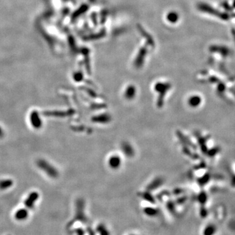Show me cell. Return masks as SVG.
I'll return each mask as SVG.
<instances>
[{
  "instance_id": "6da1fadb",
  "label": "cell",
  "mask_w": 235,
  "mask_h": 235,
  "mask_svg": "<svg viewBox=\"0 0 235 235\" xmlns=\"http://www.w3.org/2000/svg\"><path fill=\"white\" fill-rule=\"evenodd\" d=\"M38 165L41 169L43 170L46 173L48 174L50 176L56 177L58 175V173L54 168H53L51 165L47 163L44 160H40L38 162Z\"/></svg>"
},
{
  "instance_id": "7a4b0ae2",
  "label": "cell",
  "mask_w": 235,
  "mask_h": 235,
  "mask_svg": "<svg viewBox=\"0 0 235 235\" xmlns=\"http://www.w3.org/2000/svg\"><path fill=\"white\" fill-rule=\"evenodd\" d=\"M31 122L33 126L35 128H39L41 126V121L37 112H33L31 114Z\"/></svg>"
},
{
  "instance_id": "3957f363",
  "label": "cell",
  "mask_w": 235,
  "mask_h": 235,
  "mask_svg": "<svg viewBox=\"0 0 235 235\" xmlns=\"http://www.w3.org/2000/svg\"><path fill=\"white\" fill-rule=\"evenodd\" d=\"M37 198H38V193H32L30 195H29V196L28 197V198L25 201V205L28 208H32L34 206V204L35 202L37 200Z\"/></svg>"
},
{
  "instance_id": "277c9868",
  "label": "cell",
  "mask_w": 235,
  "mask_h": 235,
  "mask_svg": "<svg viewBox=\"0 0 235 235\" xmlns=\"http://www.w3.org/2000/svg\"><path fill=\"white\" fill-rule=\"evenodd\" d=\"M28 216V212L24 209L18 210L15 214V217L18 220H24Z\"/></svg>"
},
{
  "instance_id": "5b68a950",
  "label": "cell",
  "mask_w": 235,
  "mask_h": 235,
  "mask_svg": "<svg viewBox=\"0 0 235 235\" xmlns=\"http://www.w3.org/2000/svg\"><path fill=\"white\" fill-rule=\"evenodd\" d=\"M12 181L11 180H3L0 182V188L1 189H6L11 186H12Z\"/></svg>"
},
{
  "instance_id": "8992f818",
  "label": "cell",
  "mask_w": 235,
  "mask_h": 235,
  "mask_svg": "<svg viewBox=\"0 0 235 235\" xmlns=\"http://www.w3.org/2000/svg\"><path fill=\"white\" fill-rule=\"evenodd\" d=\"M146 213H147L148 215H150V216H154L155 214V210L153 208H148V209L146 210Z\"/></svg>"
},
{
  "instance_id": "52a82bcc",
  "label": "cell",
  "mask_w": 235,
  "mask_h": 235,
  "mask_svg": "<svg viewBox=\"0 0 235 235\" xmlns=\"http://www.w3.org/2000/svg\"><path fill=\"white\" fill-rule=\"evenodd\" d=\"M2 135H3V131H2V130H1V127H0V137H1Z\"/></svg>"
}]
</instances>
